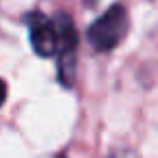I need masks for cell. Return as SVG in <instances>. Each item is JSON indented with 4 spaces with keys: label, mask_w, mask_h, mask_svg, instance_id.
I'll use <instances>...</instances> for the list:
<instances>
[{
    "label": "cell",
    "mask_w": 158,
    "mask_h": 158,
    "mask_svg": "<svg viewBox=\"0 0 158 158\" xmlns=\"http://www.w3.org/2000/svg\"><path fill=\"white\" fill-rule=\"evenodd\" d=\"M128 33V13L121 5H113L108 11H104L89 28L87 37L89 44L95 50H113L121 44V39Z\"/></svg>",
    "instance_id": "obj_1"
},
{
    "label": "cell",
    "mask_w": 158,
    "mask_h": 158,
    "mask_svg": "<svg viewBox=\"0 0 158 158\" xmlns=\"http://www.w3.org/2000/svg\"><path fill=\"white\" fill-rule=\"evenodd\" d=\"M28 31H31V46L39 56L48 59L59 52V31L54 20H48L46 15L35 13L28 20Z\"/></svg>",
    "instance_id": "obj_2"
},
{
    "label": "cell",
    "mask_w": 158,
    "mask_h": 158,
    "mask_svg": "<svg viewBox=\"0 0 158 158\" xmlns=\"http://www.w3.org/2000/svg\"><path fill=\"white\" fill-rule=\"evenodd\" d=\"M108 158H139L132 149H117V152H113Z\"/></svg>",
    "instance_id": "obj_3"
},
{
    "label": "cell",
    "mask_w": 158,
    "mask_h": 158,
    "mask_svg": "<svg viewBox=\"0 0 158 158\" xmlns=\"http://www.w3.org/2000/svg\"><path fill=\"white\" fill-rule=\"evenodd\" d=\"M5 100H7V85L5 80H0V106L5 104Z\"/></svg>",
    "instance_id": "obj_4"
}]
</instances>
